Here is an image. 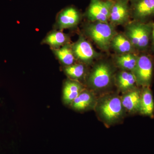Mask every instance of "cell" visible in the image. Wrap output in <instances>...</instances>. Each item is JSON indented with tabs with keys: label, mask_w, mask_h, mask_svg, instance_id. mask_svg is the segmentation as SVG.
Instances as JSON below:
<instances>
[{
	"label": "cell",
	"mask_w": 154,
	"mask_h": 154,
	"mask_svg": "<svg viewBox=\"0 0 154 154\" xmlns=\"http://www.w3.org/2000/svg\"><path fill=\"white\" fill-rule=\"evenodd\" d=\"M65 72L73 79H79L82 77L85 73V67L82 64H76L66 67Z\"/></svg>",
	"instance_id": "20"
},
{
	"label": "cell",
	"mask_w": 154,
	"mask_h": 154,
	"mask_svg": "<svg viewBox=\"0 0 154 154\" xmlns=\"http://www.w3.org/2000/svg\"><path fill=\"white\" fill-rule=\"evenodd\" d=\"M69 38L66 34L61 31H54L45 38L44 43L49 45L54 48H59L67 44Z\"/></svg>",
	"instance_id": "15"
},
{
	"label": "cell",
	"mask_w": 154,
	"mask_h": 154,
	"mask_svg": "<svg viewBox=\"0 0 154 154\" xmlns=\"http://www.w3.org/2000/svg\"><path fill=\"white\" fill-rule=\"evenodd\" d=\"M141 95L139 91H133L127 94L121 100L122 106L131 111L140 110Z\"/></svg>",
	"instance_id": "13"
},
{
	"label": "cell",
	"mask_w": 154,
	"mask_h": 154,
	"mask_svg": "<svg viewBox=\"0 0 154 154\" xmlns=\"http://www.w3.org/2000/svg\"><path fill=\"white\" fill-rule=\"evenodd\" d=\"M150 47L152 51L154 52V23L152 29L151 39Z\"/></svg>",
	"instance_id": "21"
},
{
	"label": "cell",
	"mask_w": 154,
	"mask_h": 154,
	"mask_svg": "<svg viewBox=\"0 0 154 154\" xmlns=\"http://www.w3.org/2000/svg\"><path fill=\"white\" fill-rule=\"evenodd\" d=\"M138 57L132 53L124 54L117 56L116 61L117 65L121 68L134 72L137 63Z\"/></svg>",
	"instance_id": "16"
},
{
	"label": "cell",
	"mask_w": 154,
	"mask_h": 154,
	"mask_svg": "<svg viewBox=\"0 0 154 154\" xmlns=\"http://www.w3.org/2000/svg\"><path fill=\"white\" fill-rule=\"evenodd\" d=\"M112 75V70L109 65L101 63L94 68L90 75L89 81L94 88L102 89L110 84Z\"/></svg>",
	"instance_id": "5"
},
{
	"label": "cell",
	"mask_w": 154,
	"mask_h": 154,
	"mask_svg": "<svg viewBox=\"0 0 154 154\" xmlns=\"http://www.w3.org/2000/svg\"><path fill=\"white\" fill-rule=\"evenodd\" d=\"M82 86L79 83L73 81L66 83L63 89V99L66 103L72 102L81 94Z\"/></svg>",
	"instance_id": "14"
},
{
	"label": "cell",
	"mask_w": 154,
	"mask_h": 154,
	"mask_svg": "<svg viewBox=\"0 0 154 154\" xmlns=\"http://www.w3.org/2000/svg\"><path fill=\"white\" fill-rule=\"evenodd\" d=\"M132 16L134 21L148 22L154 16V0H134Z\"/></svg>",
	"instance_id": "6"
},
{
	"label": "cell",
	"mask_w": 154,
	"mask_h": 154,
	"mask_svg": "<svg viewBox=\"0 0 154 154\" xmlns=\"http://www.w3.org/2000/svg\"><path fill=\"white\" fill-rule=\"evenodd\" d=\"M153 71V63L152 57L146 54L139 56L133 73L137 82L141 85L148 87L152 81Z\"/></svg>",
	"instance_id": "3"
},
{
	"label": "cell",
	"mask_w": 154,
	"mask_h": 154,
	"mask_svg": "<svg viewBox=\"0 0 154 154\" xmlns=\"http://www.w3.org/2000/svg\"><path fill=\"white\" fill-rule=\"evenodd\" d=\"M154 102L151 91L146 87L141 94L140 111L144 115L151 116L153 113Z\"/></svg>",
	"instance_id": "12"
},
{
	"label": "cell",
	"mask_w": 154,
	"mask_h": 154,
	"mask_svg": "<svg viewBox=\"0 0 154 154\" xmlns=\"http://www.w3.org/2000/svg\"><path fill=\"white\" fill-rule=\"evenodd\" d=\"M110 46L121 54L131 53L134 49L128 38L121 34H116L111 41Z\"/></svg>",
	"instance_id": "11"
},
{
	"label": "cell",
	"mask_w": 154,
	"mask_h": 154,
	"mask_svg": "<svg viewBox=\"0 0 154 154\" xmlns=\"http://www.w3.org/2000/svg\"><path fill=\"white\" fill-rule=\"evenodd\" d=\"M92 100V96L89 93L87 92L81 93L72 102L73 107L77 110H84L90 105Z\"/></svg>",
	"instance_id": "19"
},
{
	"label": "cell",
	"mask_w": 154,
	"mask_h": 154,
	"mask_svg": "<svg viewBox=\"0 0 154 154\" xmlns=\"http://www.w3.org/2000/svg\"><path fill=\"white\" fill-rule=\"evenodd\" d=\"M136 82V78L133 73L122 72L119 75L118 84L122 90H127L132 88Z\"/></svg>",
	"instance_id": "18"
},
{
	"label": "cell",
	"mask_w": 154,
	"mask_h": 154,
	"mask_svg": "<svg viewBox=\"0 0 154 154\" xmlns=\"http://www.w3.org/2000/svg\"><path fill=\"white\" fill-rule=\"evenodd\" d=\"M122 103L118 97L107 99L100 106V111L104 118L108 121H112L121 115Z\"/></svg>",
	"instance_id": "8"
},
{
	"label": "cell",
	"mask_w": 154,
	"mask_h": 154,
	"mask_svg": "<svg viewBox=\"0 0 154 154\" xmlns=\"http://www.w3.org/2000/svg\"><path fill=\"white\" fill-rule=\"evenodd\" d=\"M154 23L134 21L127 25L125 36L134 49L145 51L150 47L152 29Z\"/></svg>",
	"instance_id": "1"
},
{
	"label": "cell",
	"mask_w": 154,
	"mask_h": 154,
	"mask_svg": "<svg viewBox=\"0 0 154 154\" xmlns=\"http://www.w3.org/2000/svg\"><path fill=\"white\" fill-rule=\"evenodd\" d=\"M113 4L110 1L92 0L87 12L88 19L92 22L108 23Z\"/></svg>",
	"instance_id": "4"
},
{
	"label": "cell",
	"mask_w": 154,
	"mask_h": 154,
	"mask_svg": "<svg viewBox=\"0 0 154 154\" xmlns=\"http://www.w3.org/2000/svg\"><path fill=\"white\" fill-rule=\"evenodd\" d=\"M55 55L65 65H72L74 62L75 56L72 48L66 44L59 48L54 49Z\"/></svg>",
	"instance_id": "17"
},
{
	"label": "cell",
	"mask_w": 154,
	"mask_h": 154,
	"mask_svg": "<svg viewBox=\"0 0 154 154\" xmlns=\"http://www.w3.org/2000/svg\"><path fill=\"white\" fill-rule=\"evenodd\" d=\"M88 25L86 32L88 36L102 50L109 49L111 41L116 33L113 25L108 23L93 22Z\"/></svg>",
	"instance_id": "2"
},
{
	"label": "cell",
	"mask_w": 154,
	"mask_h": 154,
	"mask_svg": "<svg viewBox=\"0 0 154 154\" xmlns=\"http://www.w3.org/2000/svg\"><path fill=\"white\" fill-rule=\"evenodd\" d=\"M80 20V15L76 9L68 8L62 11L59 15L57 25L60 29H66L75 27Z\"/></svg>",
	"instance_id": "10"
},
{
	"label": "cell",
	"mask_w": 154,
	"mask_h": 154,
	"mask_svg": "<svg viewBox=\"0 0 154 154\" xmlns=\"http://www.w3.org/2000/svg\"><path fill=\"white\" fill-rule=\"evenodd\" d=\"M75 57L85 62H90L97 54L91 43L84 38H81L72 47Z\"/></svg>",
	"instance_id": "7"
},
{
	"label": "cell",
	"mask_w": 154,
	"mask_h": 154,
	"mask_svg": "<svg viewBox=\"0 0 154 154\" xmlns=\"http://www.w3.org/2000/svg\"><path fill=\"white\" fill-rule=\"evenodd\" d=\"M129 17V10L126 1L120 0L113 4L110 17L112 24L116 25L125 24L128 21Z\"/></svg>",
	"instance_id": "9"
}]
</instances>
